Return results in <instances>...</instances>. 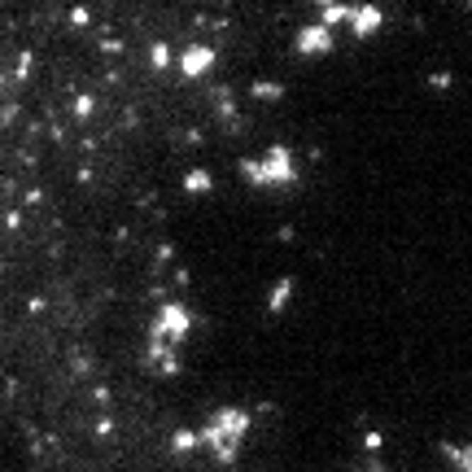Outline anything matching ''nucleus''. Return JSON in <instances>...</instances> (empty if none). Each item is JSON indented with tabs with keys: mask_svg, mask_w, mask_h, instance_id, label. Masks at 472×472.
<instances>
[{
	"mask_svg": "<svg viewBox=\"0 0 472 472\" xmlns=\"http://www.w3.org/2000/svg\"><path fill=\"white\" fill-rule=\"evenodd\" d=\"M298 48H302V52H328V48H332L328 26H310V31H302V35H298Z\"/></svg>",
	"mask_w": 472,
	"mask_h": 472,
	"instance_id": "f257e3e1",
	"label": "nucleus"
},
{
	"mask_svg": "<svg viewBox=\"0 0 472 472\" xmlns=\"http://www.w3.org/2000/svg\"><path fill=\"white\" fill-rule=\"evenodd\" d=\"M210 62H215V52H210V48H189V52H184V70H189V74H206Z\"/></svg>",
	"mask_w": 472,
	"mask_h": 472,
	"instance_id": "f03ea898",
	"label": "nucleus"
},
{
	"mask_svg": "<svg viewBox=\"0 0 472 472\" xmlns=\"http://www.w3.org/2000/svg\"><path fill=\"white\" fill-rule=\"evenodd\" d=\"M376 26H381V9H372V5H367V9H354V31H359V35H372Z\"/></svg>",
	"mask_w": 472,
	"mask_h": 472,
	"instance_id": "7ed1b4c3",
	"label": "nucleus"
},
{
	"mask_svg": "<svg viewBox=\"0 0 472 472\" xmlns=\"http://www.w3.org/2000/svg\"><path fill=\"white\" fill-rule=\"evenodd\" d=\"M346 18H354V5H328V9H324V26L346 22Z\"/></svg>",
	"mask_w": 472,
	"mask_h": 472,
	"instance_id": "20e7f679",
	"label": "nucleus"
},
{
	"mask_svg": "<svg viewBox=\"0 0 472 472\" xmlns=\"http://www.w3.org/2000/svg\"><path fill=\"white\" fill-rule=\"evenodd\" d=\"M189 189H210V179H206V171H193V175H189Z\"/></svg>",
	"mask_w": 472,
	"mask_h": 472,
	"instance_id": "39448f33",
	"label": "nucleus"
},
{
	"mask_svg": "<svg viewBox=\"0 0 472 472\" xmlns=\"http://www.w3.org/2000/svg\"><path fill=\"white\" fill-rule=\"evenodd\" d=\"M315 5H324V9H328V5H332V0H315Z\"/></svg>",
	"mask_w": 472,
	"mask_h": 472,
	"instance_id": "423d86ee",
	"label": "nucleus"
}]
</instances>
